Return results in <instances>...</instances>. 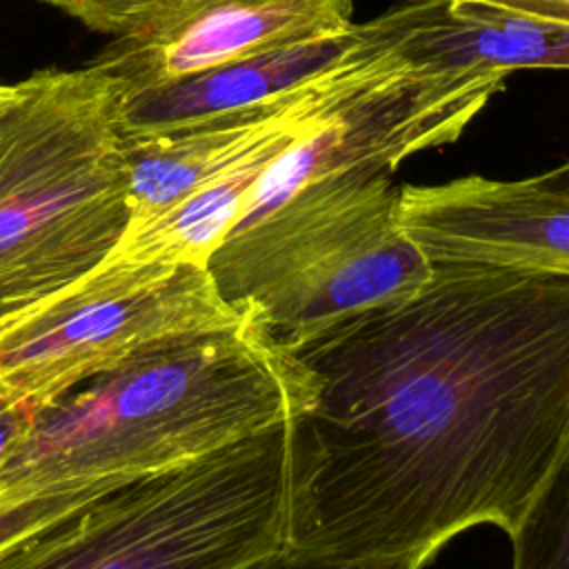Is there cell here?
I'll use <instances>...</instances> for the list:
<instances>
[{
    "mask_svg": "<svg viewBox=\"0 0 569 569\" xmlns=\"http://www.w3.org/2000/svg\"><path fill=\"white\" fill-rule=\"evenodd\" d=\"M56 7L80 24L120 38L191 0H38Z\"/></svg>",
    "mask_w": 569,
    "mask_h": 569,
    "instance_id": "15",
    "label": "cell"
},
{
    "mask_svg": "<svg viewBox=\"0 0 569 569\" xmlns=\"http://www.w3.org/2000/svg\"><path fill=\"white\" fill-rule=\"evenodd\" d=\"M509 538L511 569H569V442Z\"/></svg>",
    "mask_w": 569,
    "mask_h": 569,
    "instance_id": "13",
    "label": "cell"
},
{
    "mask_svg": "<svg viewBox=\"0 0 569 569\" xmlns=\"http://www.w3.org/2000/svg\"><path fill=\"white\" fill-rule=\"evenodd\" d=\"M433 558L427 553H402V556H365L347 558L331 556L296 545H280L264 553L247 569H422Z\"/></svg>",
    "mask_w": 569,
    "mask_h": 569,
    "instance_id": "16",
    "label": "cell"
},
{
    "mask_svg": "<svg viewBox=\"0 0 569 569\" xmlns=\"http://www.w3.org/2000/svg\"><path fill=\"white\" fill-rule=\"evenodd\" d=\"M391 173L322 176L222 238L207 271L247 331L287 351L427 284L433 264L400 222Z\"/></svg>",
    "mask_w": 569,
    "mask_h": 569,
    "instance_id": "3",
    "label": "cell"
},
{
    "mask_svg": "<svg viewBox=\"0 0 569 569\" xmlns=\"http://www.w3.org/2000/svg\"><path fill=\"white\" fill-rule=\"evenodd\" d=\"M289 422L127 480L0 549V569H247L284 545Z\"/></svg>",
    "mask_w": 569,
    "mask_h": 569,
    "instance_id": "5",
    "label": "cell"
},
{
    "mask_svg": "<svg viewBox=\"0 0 569 569\" xmlns=\"http://www.w3.org/2000/svg\"><path fill=\"white\" fill-rule=\"evenodd\" d=\"M36 409L38 407L33 402L16 400L9 393L0 391V462L24 436Z\"/></svg>",
    "mask_w": 569,
    "mask_h": 569,
    "instance_id": "17",
    "label": "cell"
},
{
    "mask_svg": "<svg viewBox=\"0 0 569 569\" xmlns=\"http://www.w3.org/2000/svg\"><path fill=\"white\" fill-rule=\"evenodd\" d=\"M353 0H191L113 38L89 64L120 91L169 82L276 47L342 33Z\"/></svg>",
    "mask_w": 569,
    "mask_h": 569,
    "instance_id": "9",
    "label": "cell"
},
{
    "mask_svg": "<svg viewBox=\"0 0 569 569\" xmlns=\"http://www.w3.org/2000/svg\"><path fill=\"white\" fill-rule=\"evenodd\" d=\"M298 405L291 356L242 322L160 340L33 411L0 462V507L191 462L289 420Z\"/></svg>",
    "mask_w": 569,
    "mask_h": 569,
    "instance_id": "2",
    "label": "cell"
},
{
    "mask_svg": "<svg viewBox=\"0 0 569 569\" xmlns=\"http://www.w3.org/2000/svg\"><path fill=\"white\" fill-rule=\"evenodd\" d=\"M16 93V84H4L0 82V107Z\"/></svg>",
    "mask_w": 569,
    "mask_h": 569,
    "instance_id": "20",
    "label": "cell"
},
{
    "mask_svg": "<svg viewBox=\"0 0 569 569\" xmlns=\"http://www.w3.org/2000/svg\"><path fill=\"white\" fill-rule=\"evenodd\" d=\"M100 69H40L0 107V322L96 269L129 222Z\"/></svg>",
    "mask_w": 569,
    "mask_h": 569,
    "instance_id": "4",
    "label": "cell"
},
{
    "mask_svg": "<svg viewBox=\"0 0 569 569\" xmlns=\"http://www.w3.org/2000/svg\"><path fill=\"white\" fill-rule=\"evenodd\" d=\"M400 222L431 262L569 278V193L536 178L402 184Z\"/></svg>",
    "mask_w": 569,
    "mask_h": 569,
    "instance_id": "8",
    "label": "cell"
},
{
    "mask_svg": "<svg viewBox=\"0 0 569 569\" xmlns=\"http://www.w3.org/2000/svg\"><path fill=\"white\" fill-rule=\"evenodd\" d=\"M398 51L413 62L569 71V24L487 0H402L378 16Z\"/></svg>",
    "mask_w": 569,
    "mask_h": 569,
    "instance_id": "11",
    "label": "cell"
},
{
    "mask_svg": "<svg viewBox=\"0 0 569 569\" xmlns=\"http://www.w3.org/2000/svg\"><path fill=\"white\" fill-rule=\"evenodd\" d=\"M487 2L569 24V0H487Z\"/></svg>",
    "mask_w": 569,
    "mask_h": 569,
    "instance_id": "18",
    "label": "cell"
},
{
    "mask_svg": "<svg viewBox=\"0 0 569 569\" xmlns=\"http://www.w3.org/2000/svg\"><path fill=\"white\" fill-rule=\"evenodd\" d=\"M236 322L207 267L104 258L0 322V391L40 407L144 347Z\"/></svg>",
    "mask_w": 569,
    "mask_h": 569,
    "instance_id": "6",
    "label": "cell"
},
{
    "mask_svg": "<svg viewBox=\"0 0 569 569\" xmlns=\"http://www.w3.org/2000/svg\"><path fill=\"white\" fill-rule=\"evenodd\" d=\"M316 127L276 138L273 142L249 153L229 171L191 191L158 218L142 227L127 229L107 258L120 262L207 267L209 256L240 218L258 178L269 162Z\"/></svg>",
    "mask_w": 569,
    "mask_h": 569,
    "instance_id": "12",
    "label": "cell"
},
{
    "mask_svg": "<svg viewBox=\"0 0 569 569\" xmlns=\"http://www.w3.org/2000/svg\"><path fill=\"white\" fill-rule=\"evenodd\" d=\"M533 178H536L540 184L549 187V189L569 193V160L562 162V164H558V167H553V169H549V171H545V173H540V176H533Z\"/></svg>",
    "mask_w": 569,
    "mask_h": 569,
    "instance_id": "19",
    "label": "cell"
},
{
    "mask_svg": "<svg viewBox=\"0 0 569 569\" xmlns=\"http://www.w3.org/2000/svg\"><path fill=\"white\" fill-rule=\"evenodd\" d=\"M507 78L496 69L413 62L400 53L398 62L269 162L233 227L322 176L358 167L393 171L418 151L453 142Z\"/></svg>",
    "mask_w": 569,
    "mask_h": 569,
    "instance_id": "7",
    "label": "cell"
},
{
    "mask_svg": "<svg viewBox=\"0 0 569 569\" xmlns=\"http://www.w3.org/2000/svg\"><path fill=\"white\" fill-rule=\"evenodd\" d=\"M358 33L353 22L342 33L291 42L169 82L118 91L116 131L120 136L167 131L267 104L338 64L358 42Z\"/></svg>",
    "mask_w": 569,
    "mask_h": 569,
    "instance_id": "10",
    "label": "cell"
},
{
    "mask_svg": "<svg viewBox=\"0 0 569 569\" xmlns=\"http://www.w3.org/2000/svg\"><path fill=\"white\" fill-rule=\"evenodd\" d=\"M431 264L287 349V545L433 558L478 525L509 536L569 442V278Z\"/></svg>",
    "mask_w": 569,
    "mask_h": 569,
    "instance_id": "1",
    "label": "cell"
},
{
    "mask_svg": "<svg viewBox=\"0 0 569 569\" xmlns=\"http://www.w3.org/2000/svg\"><path fill=\"white\" fill-rule=\"evenodd\" d=\"M122 482H127V480L104 478V480H93V482L67 485V487H58V489H49L44 493L31 496L27 500L2 505L0 507V549L56 522L58 518L80 509L96 496H100Z\"/></svg>",
    "mask_w": 569,
    "mask_h": 569,
    "instance_id": "14",
    "label": "cell"
}]
</instances>
